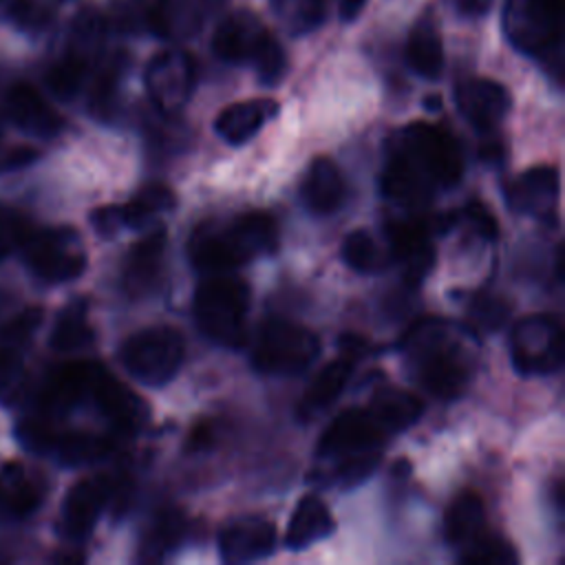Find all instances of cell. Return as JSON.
Wrapping results in <instances>:
<instances>
[{"instance_id": "cell-1", "label": "cell", "mask_w": 565, "mask_h": 565, "mask_svg": "<svg viewBox=\"0 0 565 565\" xmlns=\"http://www.w3.org/2000/svg\"><path fill=\"white\" fill-rule=\"evenodd\" d=\"M278 225L267 212H245L230 221H205L188 238V258L203 274H225L256 256L276 252Z\"/></svg>"}, {"instance_id": "cell-2", "label": "cell", "mask_w": 565, "mask_h": 565, "mask_svg": "<svg viewBox=\"0 0 565 565\" xmlns=\"http://www.w3.org/2000/svg\"><path fill=\"white\" fill-rule=\"evenodd\" d=\"M404 347L419 382L435 397L452 399L466 388L470 366L446 322L437 318L417 320L404 335Z\"/></svg>"}, {"instance_id": "cell-3", "label": "cell", "mask_w": 565, "mask_h": 565, "mask_svg": "<svg viewBox=\"0 0 565 565\" xmlns=\"http://www.w3.org/2000/svg\"><path fill=\"white\" fill-rule=\"evenodd\" d=\"M216 57L230 64H252L260 84L274 86L287 71V55L276 35L247 9L223 18L212 35Z\"/></svg>"}, {"instance_id": "cell-4", "label": "cell", "mask_w": 565, "mask_h": 565, "mask_svg": "<svg viewBox=\"0 0 565 565\" xmlns=\"http://www.w3.org/2000/svg\"><path fill=\"white\" fill-rule=\"evenodd\" d=\"M501 24L508 42L554 71L563 68V0H505Z\"/></svg>"}, {"instance_id": "cell-5", "label": "cell", "mask_w": 565, "mask_h": 565, "mask_svg": "<svg viewBox=\"0 0 565 565\" xmlns=\"http://www.w3.org/2000/svg\"><path fill=\"white\" fill-rule=\"evenodd\" d=\"M249 289L241 278L210 274L194 291V320L201 333L227 349H241L247 342Z\"/></svg>"}, {"instance_id": "cell-6", "label": "cell", "mask_w": 565, "mask_h": 565, "mask_svg": "<svg viewBox=\"0 0 565 565\" xmlns=\"http://www.w3.org/2000/svg\"><path fill=\"white\" fill-rule=\"evenodd\" d=\"M320 353V338L291 320L269 318L258 327L252 364L265 375H296L313 364Z\"/></svg>"}, {"instance_id": "cell-7", "label": "cell", "mask_w": 565, "mask_h": 565, "mask_svg": "<svg viewBox=\"0 0 565 565\" xmlns=\"http://www.w3.org/2000/svg\"><path fill=\"white\" fill-rule=\"evenodd\" d=\"M183 355V335L166 324L135 331L119 347V360L124 369L146 386L168 384L179 373Z\"/></svg>"}, {"instance_id": "cell-8", "label": "cell", "mask_w": 565, "mask_h": 565, "mask_svg": "<svg viewBox=\"0 0 565 565\" xmlns=\"http://www.w3.org/2000/svg\"><path fill=\"white\" fill-rule=\"evenodd\" d=\"M393 148L402 150L435 188H455L463 174L457 141L439 126L413 121L397 132Z\"/></svg>"}, {"instance_id": "cell-9", "label": "cell", "mask_w": 565, "mask_h": 565, "mask_svg": "<svg viewBox=\"0 0 565 565\" xmlns=\"http://www.w3.org/2000/svg\"><path fill=\"white\" fill-rule=\"evenodd\" d=\"M20 249L26 267L44 282H68L86 269V249L73 227L29 230Z\"/></svg>"}, {"instance_id": "cell-10", "label": "cell", "mask_w": 565, "mask_h": 565, "mask_svg": "<svg viewBox=\"0 0 565 565\" xmlns=\"http://www.w3.org/2000/svg\"><path fill=\"white\" fill-rule=\"evenodd\" d=\"M563 327L556 316L534 313L512 327L510 355L521 375H552L563 366Z\"/></svg>"}, {"instance_id": "cell-11", "label": "cell", "mask_w": 565, "mask_h": 565, "mask_svg": "<svg viewBox=\"0 0 565 565\" xmlns=\"http://www.w3.org/2000/svg\"><path fill=\"white\" fill-rule=\"evenodd\" d=\"M194 62L181 49H166L148 62L143 71V84L154 108L166 115H179L194 90Z\"/></svg>"}, {"instance_id": "cell-12", "label": "cell", "mask_w": 565, "mask_h": 565, "mask_svg": "<svg viewBox=\"0 0 565 565\" xmlns=\"http://www.w3.org/2000/svg\"><path fill=\"white\" fill-rule=\"evenodd\" d=\"M384 435V428L375 422L369 408H347L322 430L316 455L322 459H340L364 450H377Z\"/></svg>"}, {"instance_id": "cell-13", "label": "cell", "mask_w": 565, "mask_h": 565, "mask_svg": "<svg viewBox=\"0 0 565 565\" xmlns=\"http://www.w3.org/2000/svg\"><path fill=\"white\" fill-rule=\"evenodd\" d=\"M455 104L479 132H492L508 115L512 99L503 84L488 77H468L455 86Z\"/></svg>"}, {"instance_id": "cell-14", "label": "cell", "mask_w": 565, "mask_h": 565, "mask_svg": "<svg viewBox=\"0 0 565 565\" xmlns=\"http://www.w3.org/2000/svg\"><path fill=\"white\" fill-rule=\"evenodd\" d=\"M117 486L106 477L82 479L68 488L62 503V532L73 541L86 539L104 505L115 497Z\"/></svg>"}, {"instance_id": "cell-15", "label": "cell", "mask_w": 565, "mask_h": 565, "mask_svg": "<svg viewBox=\"0 0 565 565\" xmlns=\"http://www.w3.org/2000/svg\"><path fill=\"white\" fill-rule=\"evenodd\" d=\"M225 0H154L146 22L163 40H188L196 35Z\"/></svg>"}, {"instance_id": "cell-16", "label": "cell", "mask_w": 565, "mask_h": 565, "mask_svg": "<svg viewBox=\"0 0 565 565\" xmlns=\"http://www.w3.org/2000/svg\"><path fill=\"white\" fill-rule=\"evenodd\" d=\"M276 527L263 516H241L218 534V552L225 563H252L269 556L276 547Z\"/></svg>"}, {"instance_id": "cell-17", "label": "cell", "mask_w": 565, "mask_h": 565, "mask_svg": "<svg viewBox=\"0 0 565 565\" xmlns=\"http://www.w3.org/2000/svg\"><path fill=\"white\" fill-rule=\"evenodd\" d=\"M561 179L556 166H532L505 185V201L514 212L547 218L558 201Z\"/></svg>"}, {"instance_id": "cell-18", "label": "cell", "mask_w": 565, "mask_h": 565, "mask_svg": "<svg viewBox=\"0 0 565 565\" xmlns=\"http://www.w3.org/2000/svg\"><path fill=\"white\" fill-rule=\"evenodd\" d=\"M90 399L97 404L102 415H106L117 428L126 433H137L150 417L148 404L132 388L119 382L106 366L93 384Z\"/></svg>"}, {"instance_id": "cell-19", "label": "cell", "mask_w": 565, "mask_h": 565, "mask_svg": "<svg viewBox=\"0 0 565 565\" xmlns=\"http://www.w3.org/2000/svg\"><path fill=\"white\" fill-rule=\"evenodd\" d=\"M391 254L404 269V280L408 285H419L433 269L435 249L428 241V230L419 221L391 223L386 230Z\"/></svg>"}, {"instance_id": "cell-20", "label": "cell", "mask_w": 565, "mask_h": 565, "mask_svg": "<svg viewBox=\"0 0 565 565\" xmlns=\"http://www.w3.org/2000/svg\"><path fill=\"white\" fill-rule=\"evenodd\" d=\"M4 106H7L9 119L29 135L53 137L64 126L57 110L49 106V102L31 84H24V82L13 84L7 93Z\"/></svg>"}, {"instance_id": "cell-21", "label": "cell", "mask_w": 565, "mask_h": 565, "mask_svg": "<svg viewBox=\"0 0 565 565\" xmlns=\"http://www.w3.org/2000/svg\"><path fill=\"white\" fill-rule=\"evenodd\" d=\"M166 243H168L166 227L159 225L130 247L124 260V287L130 296L135 298L146 296L154 289L161 274Z\"/></svg>"}, {"instance_id": "cell-22", "label": "cell", "mask_w": 565, "mask_h": 565, "mask_svg": "<svg viewBox=\"0 0 565 565\" xmlns=\"http://www.w3.org/2000/svg\"><path fill=\"white\" fill-rule=\"evenodd\" d=\"M278 102L269 97H256V99H245L225 106L216 119H214V130L216 135L232 143L241 146L249 141L269 119L278 115Z\"/></svg>"}, {"instance_id": "cell-23", "label": "cell", "mask_w": 565, "mask_h": 565, "mask_svg": "<svg viewBox=\"0 0 565 565\" xmlns=\"http://www.w3.org/2000/svg\"><path fill=\"white\" fill-rule=\"evenodd\" d=\"M435 185L422 174V170L397 148L382 172V194L399 205L419 207L430 196Z\"/></svg>"}, {"instance_id": "cell-24", "label": "cell", "mask_w": 565, "mask_h": 565, "mask_svg": "<svg viewBox=\"0 0 565 565\" xmlns=\"http://www.w3.org/2000/svg\"><path fill=\"white\" fill-rule=\"evenodd\" d=\"M102 369L104 366L95 360H73L57 366L44 393L46 404L51 408H71L88 399Z\"/></svg>"}, {"instance_id": "cell-25", "label": "cell", "mask_w": 565, "mask_h": 565, "mask_svg": "<svg viewBox=\"0 0 565 565\" xmlns=\"http://www.w3.org/2000/svg\"><path fill=\"white\" fill-rule=\"evenodd\" d=\"M335 530V521L327 508V503L318 494L302 497L287 523L285 532V545L287 550H305L327 536H331Z\"/></svg>"}, {"instance_id": "cell-26", "label": "cell", "mask_w": 565, "mask_h": 565, "mask_svg": "<svg viewBox=\"0 0 565 565\" xmlns=\"http://www.w3.org/2000/svg\"><path fill=\"white\" fill-rule=\"evenodd\" d=\"M406 62L413 73L430 82L439 79L444 73V44L430 11L422 13L411 26L406 40Z\"/></svg>"}, {"instance_id": "cell-27", "label": "cell", "mask_w": 565, "mask_h": 565, "mask_svg": "<svg viewBox=\"0 0 565 565\" xmlns=\"http://www.w3.org/2000/svg\"><path fill=\"white\" fill-rule=\"evenodd\" d=\"M300 196L313 214H331L344 199V179L338 166L327 157H316L302 179Z\"/></svg>"}, {"instance_id": "cell-28", "label": "cell", "mask_w": 565, "mask_h": 565, "mask_svg": "<svg viewBox=\"0 0 565 565\" xmlns=\"http://www.w3.org/2000/svg\"><path fill=\"white\" fill-rule=\"evenodd\" d=\"M353 373V358L342 355L338 360H331L320 369V373L313 377V382L307 386L302 399L298 402V417L302 422L313 419L318 413H322L331 402L340 397L344 386L349 384Z\"/></svg>"}, {"instance_id": "cell-29", "label": "cell", "mask_w": 565, "mask_h": 565, "mask_svg": "<svg viewBox=\"0 0 565 565\" xmlns=\"http://www.w3.org/2000/svg\"><path fill=\"white\" fill-rule=\"evenodd\" d=\"M371 415L386 435L411 428L424 413V402L406 388H380L369 404Z\"/></svg>"}, {"instance_id": "cell-30", "label": "cell", "mask_w": 565, "mask_h": 565, "mask_svg": "<svg viewBox=\"0 0 565 565\" xmlns=\"http://www.w3.org/2000/svg\"><path fill=\"white\" fill-rule=\"evenodd\" d=\"M42 503V488L20 463L0 470V519H24Z\"/></svg>"}, {"instance_id": "cell-31", "label": "cell", "mask_w": 565, "mask_h": 565, "mask_svg": "<svg viewBox=\"0 0 565 565\" xmlns=\"http://www.w3.org/2000/svg\"><path fill=\"white\" fill-rule=\"evenodd\" d=\"M483 501L477 492L466 490L455 497L444 516V539L450 545H463L483 527Z\"/></svg>"}, {"instance_id": "cell-32", "label": "cell", "mask_w": 565, "mask_h": 565, "mask_svg": "<svg viewBox=\"0 0 565 565\" xmlns=\"http://www.w3.org/2000/svg\"><path fill=\"white\" fill-rule=\"evenodd\" d=\"M113 444L108 437L86 433V430H68V433H55L51 452H55L57 461L71 468L95 463L110 455Z\"/></svg>"}, {"instance_id": "cell-33", "label": "cell", "mask_w": 565, "mask_h": 565, "mask_svg": "<svg viewBox=\"0 0 565 565\" xmlns=\"http://www.w3.org/2000/svg\"><path fill=\"white\" fill-rule=\"evenodd\" d=\"M177 203L174 192L163 185V183H150L143 185L135 199H130L128 203L117 205L119 207V218H121V227H143L148 225L157 214L172 210Z\"/></svg>"}, {"instance_id": "cell-34", "label": "cell", "mask_w": 565, "mask_h": 565, "mask_svg": "<svg viewBox=\"0 0 565 565\" xmlns=\"http://www.w3.org/2000/svg\"><path fill=\"white\" fill-rule=\"evenodd\" d=\"M49 342L60 353L82 351L95 342V331L88 322L84 302H73L57 316Z\"/></svg>"}, {"instance_id": "cell-35", "label": "cell", "mask_w": 565, "mask_h": 565, "mask_svg": "<svg viewBox=\"0 0 565 565\" xmlns=\"http://www.w3.org/2000/svg\"><path fill=\"white\" fill-rule=\"evenodd\" d=\"M269 7L291 35H305L324 22L329 0H269Z\"/></svg>"}, {"instance_id": "cell-36", "label": "cell", "mask_w": 565, "mask_h": 565, "mask_svg": "<svg viewBox=\"0 0 565 565\" xmlns=\"http://www.w3.org/2000/svg\"><path fill=\"white\" fill-rule=\"evenodd\" d=\"M90 53H84L75 46L68 49L64 57H60L46 73V86L49 90L60 99H71L79 93L84 86L86 73H88Z\"/></svg>"}, {"instance_id": "cell-37", "label": "cell", "mask_w": 565, "mask_h": 565, "mask_svg": "<svg viewBox=\"0 0 565 565\" xmlns=\"http://www.w3.org/2000/svg\"><path fill=\"white\" fill-rule=\"evenodd\" d=\"M459 561L463 565H512L519 561L514 545L499 534H475L461 545Z\"/></svg>"}, {"instance_id": "cell-38", "label": "cell", "mask_w": 565, "mask_h": 565, "mask_svg": "<svg viewBox=\"0 0 565 565\" xmlns=\"http://www.w3.org/2000/svg\"><path fill=\"white\" fill-rule=\"evenodd\" d=\"M342 258L353 271L360 274H373L384 267V254L366 230H353L347 234L342 243Z\"/></svg>"}, {"instance_id": "cell-39", "label": "cell", "mask_w": 565, "mask_h": 565, "mask_svg": "<svg viewBox=\"0 0 565 565\" xmlns=\"http://www.w3.org/2000/svg\"><path fill=\"white\" fill-rule=\"evenodd\" d=\"M121 71H124V64H121V57L117 55L106 64V68L95 79L93 90H90V110L95 113V117L108 119L113 115Z\"/></svg>"}, {"instance_id": "cell-40", "label": "cell", "mask_w": 565, "mask_h": 565, "mask_svg": "<svg viewBox=\"0 0 565 565\" xmlns=\"http://www.w3.org/2000/svg\"><path fill=\"white\" fill-rule=\"evenodd\" d=\"M26 384V371L20 353L13 347L0 349V402L15 404Z\"/></svg>"}, {"instance_id": "cell-41", "label": "cell", "mask_w": 565, "mask_h": 565, "mask_svg": "<svg viewBox=\"0 0 565 565\" xmlns=\"http://www.w3.org/2000/svg\"><path fill=\"white\" fill-rule=\"evenodd\" d=\"M380 457H382L380 448L340 457V463L331 470V483H338L342 488L358 486L360 481H364L377 468Z\"/></svg>"}, {"instance_id": "cell-42", "label": "cell", "mask_w": 565, "mask_h": 565, "mask_svg": "<svg viewBox=\"0 0 565 565\" xmlns=\"http://www.w3.org/2000/svg\"><path fill=\"white\" fill-rule=\"evenodd\" d=\"M183 534V523L177 512H166L157 519V523L150 527V536L146 541V550L150 552V558L163 556V552L172 550Z\"/></svg>"}, {"instance_id": "cell-43", "label": "cell", "mask_w": 565, "mask_h": 565, "mask_svg": "<svg viewBox=\"0 0 565 565\" xmlns=\"http://www.w3.org/2000/svg\"><path fill=\"white\" fill-rule=\"evenodd\" d=\"M42 318H44L42 307H26L18 316H13L2 327V340L7 342V347L24 344L38 331V327L42 324Z\"/></svg>"}, {"instance_id": "cell-44", "label": "cell", "mask_w": 565, "mask_h": 565, "mask_svg": "<svg viewBox=\"0 0 565 565\" xmlns=\"http://www.w3.org/2000/svg\"><path fill=\"white\" fill-rule=\"evenodd\" d=\"M510 313V305L499 296H479L470 309V318L479 329H499Z\"/></svg>"}, {"instance_id": "cell-45", "label": "cell", "mask_w": 565, "mask_h": 565, "mask_svg": "<svg viewBox=\"0 0 565 565\" xmlns=\"http://www.w3.org/2000/svg\"><path fill=\"white\" fill-rule=\"evenodd\" d=\"M29 227L24 218L11 207L0 205V260L7 258L13 249H18L26 236Z\"/></svg>"}, {"instance_id": "cell-46", "label": "cell", "mask_w": 565, "mask_h": 565, "mask_svg": "<svg viewBox=\"0 0 565 565\" xmlns=\"http://www.w3.org/2000/svg\"><path fill=\"white\" fill-rule=\"evenodd\" d=\"M18 437L24 448L33 452H44V450H51L55 430L42 419H24L18 428Z\"/></svg>"}, {"instance_id": "cell-47", "label": "cell", "mask_w": 565, "mask_h": 565, "mask_svg": "<svg viewBox=\"0 0 565 565\" xmlns=\"http://www.w3.org/2000/svg\"><path fill=\"white\" fill-rule=\"evenodd\" d=\"M11 18L24 29H42L49 20V9L33 0H13Z\"/></svg>"}, {"instance_id": "cell-48", "label": "cell", "mask_w": 565, "mask_h": 565, "mask_svg": "<svg viewBox=\"0 0 565 565\" xmlns=\"http://www.w3.org/2000/svg\"><path fill=\"white\" fill-rule=\"evenodd\" d=\"M466 218L472 223V227L477 230V234H481L488 241H494L499 234V223L494 218V214L481 203V201H470L463 207Z\"/></svg>"}, {"instance_id": "cell-49", "label": "cell", "mask_w": 565, "mask_h": 565, "mask_svg": "<svg viewBox=\"0 0 565 565\" xmlns=\"http://www.w3.org/2000/svg\"><path fill=\"white\" fill-rule=\"evenodd\" d=\"M93 227L97 230V234L102 236H113L119 227H121V218H119V207L117 205H106L93 212L90 216Z\"/></svg>"}, {"instance_id": "cell-50", "label": "cell", "mask_w": 565, "mask_h": 565, "mask_svg": "<svg viewBox=\"0 0 565 565\" xmlns=\"http://www.w3.org/2000/svg\"><path fill=\"white\" fill-rule=\"evenodd\" d=\"M214 444V435H212V428L207 424H196L185 441V450L188 452H201V450H207L210 446Z\"/></svg>"}, {"instance_id": "cell-51", "label": "cell", "mask_w": 565, "mask_h": 565, "mask_svg": "<svg viewBox=\"0 0 565 565\" xmlns=\"http://www.w3.org/2000/svg\"><path fill=\"white\" fill-rule=\"evenodd\" d=\"M455 4H457V9H459L463 15L475 18V15H483V13L490 9L492 0H455Z\"/></svg>"}, {"instance_id": "cell-52", "label": "cell", "mask_w": 565, "mask_h": 565, "mask_svg": "<svg viewBox=\"0 0 565 565\" xmlns=\"http://www.w3.org/2000/svg\"><path fill=\"white\" fill-rule=\"evenodd\" d=\"M366 0H338V11L342 20H353L360 15V11L364 9Z\"/></svg>"}, {"instance_id": "cell-53", "label": "cell", "mask_w": 565, "mask_h": 565, "mask_svg": "<svg viewBox=\"0 0 565 565\" xmlns=\"http://www.w3.org/2000/svg\"><path fill=\"white\" fill-rule=\"evenodd\" d=\"M424 106H426L428 110H439V106H441V99H439L437 95H430V97H426V99H424Z\"/></svg>"}, {"instance_id": "cell-54", "label": "cell", "mask_w": 565, "mask_h": 565, "mask_svg": "<svg viewBox=\"0 0 565 565\" xmlns=\"http://www.w3.org/2000/svg\"><path fill=\"white\" fill-rule=\"evenodd\" d=\"M4 2H13V0H0V4H4Z\"/></svg>"}, {"instance_id": "cell-55", "label": "cell", "mask_w": 565, "mask_h": 565, "mask_svg": "<svg viewBox=\"0 0 565 565\" xmlns=\"http://www.w3.org/2000/svg\"><path fill=\"white\" fill-rule=\"evenodd\" d=\"M0 139H2V124H0Z\"/></svg>"}]
</instances>
